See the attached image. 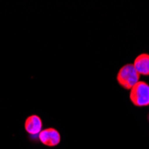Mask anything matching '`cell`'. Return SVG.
Wrapping results in <instances>:
<instances>
[{
    "label": "cell",
    "mask_w": 149,
    "mask_h": 149,
    "mask_svg": "<svg viewBox=\"0 0 149 149\" xmlns=\"http://www.w3.org/2000/svg\"><path fill=\"white\" fill-rule=\"evenodd\" d=\"M140 75L131 63L123 65L119 70L116 79L120 87L124 89H131L139 81Z\"/></svg>",
    "instance_id": "cell-1"
},
{
    "label": "cell",
    "mask_w": 149,
    "mask_h": 149,
    "mask_svg": "<svg viewBox=\"0 0 149 149\" xmlns=\"http://www.w3.org/2000/svg\"><path fill=\"white\" fill-rule=\"evenodd\" d=\"M130 99L135 106L149 105V85L145 81H139L130 89Z\"/></svg>",
    "instance_id": "cell-2"
},
{
    "label": "cell",
    "mask_w": 149,
    "mask_h": 149,
    "mask_svg": "<svg viewBox=\"0 0 149 149\" xmlns=\"http://www.w3.org/2000/svg\"><path fill=\"white\" fill-rule=\"evenodd\" d=\"M38 139L39 142L46 146L54 147L61 142V135L59 131L54 128H47L40 131Z\"/></svg>",
    "instance_id": "cell-3"
},
{
    "label": "cell",
    "mask_w": 149,
    "mask_h": 149,
    "mask_svg": "<svg viewBox=\"0 0 149 149\" xmlns=\"http://www.w3.org/2000/svg\"><path fill=\"white\" fill-rule=\"evenodd\" d=\"M43 123L38 115L32 114L26 118L24 123V129L26 132L31 136H38L40 131L42 130Z\"/></svg>",
    "instance_id": "cell-4"
},
{
    "label": "cell",
    "mask_w": 149,
    "mask_h": 149,
    "mask_svg": "<svg viewBox=\"0 0 149 149\" xmlns=\"http://www.w3.org/2000/svg\"><path fill=\"white\" fill-rule=\"evenodd\" d=\"M135 69L139 72V75L148 76L149 75V55L143 53L138 56L134 60L133 63Z\"/></svg>",
    "instance_id": "cell-5"
},
{
    "label": "cell",
    "mask_w": 149,
    "mask_h": 149,
    "mask_svg": "<svg viewBox=\"0 0 149 149\" xmlns=\"http://www.w3.org/2000/svg\"><path fill=\"white\" fill-rule=\"evenodd\" d=\"M148 120H149V114H148Z\"/></svg>",
    "instance_id": "cell-6"
}]
</instances>
